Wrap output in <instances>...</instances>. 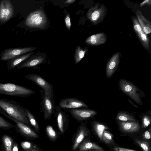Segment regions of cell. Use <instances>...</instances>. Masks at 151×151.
<instances>
[{"label": "cell", "instance_id": "6da1fadb", "mask_svg": "<svg viewBox=\"0 0 151 151\" xmlns=\"http://www.w3.org/2000/svg\"><path fill=\"white\" fill-rule=\"evenodd\" d=\"M0 107L9 116L31 127L25 108L18 102L13 100L0 99Z\"/></svg>", "mask_w": 151, "mask_h": 151}, {"label": "cell", "instance_id": "7a4b0ae2", "mask_svg": "<svg viewBox=\"0 0 151 151\" xmlns=\"http://www.w3.org/2000/svg\"><path fill=\"white\" fill-rule=\"evenodd\" d=\"M119 89L135 102L143 105L142 98L145 97L144 93L137 86L124 79H120L118 83Z\"/></svg>", "mask_w": 151, "mask_h": 151}, {"label": "cell", "instance_id": "3957f363", "mask_svg": "<svg viewBox=\"0 0 151 151\" xmlns=\"http://www.w3.org/2000/svg\"><path fill=\"white\" fill-rule=\"evenodd\" d=\"M33 90L26 87L12 83H0V94L18 97H28L35 94Z\"/></svg>", "mask_w": 151, "mask_h": 151}, {"label": "cell", "instance_id": "277c9868", "mask_svg": "<svg viewBox=\"0 0 151 151\" xmlns=\"http://www.w3.org/2000/svg\"><path fill=\"white\" fill-rule=\"evenodd\" d=\"M47 20L44 12L38 9L31 12L27 17L25 24L31 28L45 29L46 27Z\"/></svg>", "mask_w": 151, "mask_h": 151}, {"label": "cell", "instance_id": "5b68a950", "mask_svg": "<svg viewBox=\"0 0 151 151\" xmlns=\"http://www.w3.org/2000/svg\"><path fill=\"white\" fill-rule=\"evenodd\" d=\"M107 9L103 4H96L90 8L87 13L88 19L94 25L102 22L106 15Z\"/></svg>", "mask_w": 151, "mask_h": 151}, {"label": "cell", "instance_id": "8992f818", "mask_svg": "<svg viewBox=\"0 0 151 151\" xmlns=\"http://www.w3.org/2000/svg\"><path fill=\"white\" fill-rule=\"evenodd\" d=\"M25 77L34 82L44 91L45 95L52 99L53 90V86L49 83L41 76L37 74L31 73L26 75Z\"/></svg>", "mask_w": 151, "mask_h": 151}, {"label": "cell", "instance_id": "52a82bcc", "mask_svg": "<svg viewBox=\"0 0 151 151\" xmlns=\"http://www.w3.org/2000/svg\"><path fill=\"white\" fill-rule=\"evenodd\" d=\"M3 115L15 122V124L14 126L17 132L23 137L31 140L39 138V136L38 134L27 125L12 118L6 113Z\"/></svg>", "mask_w": 151, "mask_h": 151}, {"label": "cell", "instance_id": "ba28073f", "mask_svg": "<svg viewBox=\"0 0 151 151\" xmlns=\"http://www.w3.org/2000/svg\"><path fill=\"white\" fill-rule=\"evenodd\" d=\"M90 135V132L86 124L81 122L72 139L71 151H77V148L84 139H87Z\"/></svg>", "mask_w": 151, "mask_h": 151}, {"label": "cell", "instance_id": "9c48e42d", "mask_svg": "<svg viewBox=\"0 0 151 151\" xmlns=\"http://www.w3.org/2000/svg\"><path fill=\"white\" fill-rule=\"evenodd\" d=\"M34 47H18L4 49L0 55V59L2 61H7L22 54L35 50Z\"/></svg>", "mask_w": 151, "mask_h": 151}, {"label": "cell", "instance_id": "30bf717a", "mask_svg": "<svg viewBox=\"0 0 151 151\" xmlns=\"http://www.w3.org/2000/svg\"><path fill=\"white\" fill-rule=\"evenodd\" d=\"M14 6L9 0H2L0 3V23L4 24L14 15Z\"/></svg>", "mask_w": 151, "mask_h": 151}, {"label": "cell", "instance_id": "8fae6325", "mask_svg": "<svg viewBox=\"0 0 151 151\" xmlns=\"http://www.w3.org/2000/svg\"><path fill=\"white\" fill-rule=\"evenodd\" d=\"M71 116L78 122H81L94 117L97 112L90 109H68Z\"/></svg>", "mask_w": 151, "mask_h": 151}, {"label": "cell", "instance_id": "7c38bea8", "mask_svg": "<svg viewBox=\"0 0 151 151\" xmlns=\"http://www.w3.org/2000/svg\"><path fill=\"white\" fill-rule=\"evenodd\" d=\"M55 116L56 117L58 126L60 132L64 134L69 127L68 116L59 106L55 107Z\"/></svg>", "mask_w": 151, "mask_h": 151}, {"label": "cell", "instance_id": "4fadbf2b", "mask_svg": "<svg viewBox=\"0 0 151 151\" xmlns=\"http://www.w3.org/2000/svg\"><path fill=\"white\" fill-rule=\"evenodd\" d=\"M58 106L61 108L67 110L88 107V105L83 101L73 98H66L61 100Z\"/></svg>", "mask_w": 151, "mask_h": 151}, {"label": "cell", "instance_id": "5bb4252c", "mask_svg": "<svg viewBox=\"0 0 151 151\" xmlns=\"http://www.w3.org/2000/svg\"><path fill=\"white\" fill-rule=\"evenodd\" d=\"M133 29L142 45L147 50L149 49V38L141 27L137 19L135 17L132 19Z\"/></svg>", "mask_w": 151, "mask_h": 151}, {"label": "cell", "instance_id": "9a60e30c", "mask_svg": "<svg viewBox=\"0 0 151 151\" xmlns=\"http://www.w3.org/2000/svg\"><path fill=\"white\" fill-rule=\"evenodd\" d=\"M121 53L118 52L114 53L108 60L106 68V74L107 78H111L116 70L120 62Z\"/></svg>", "mask_w": 151, "mask_h": 151}, {"label": "cell", "instance_id": "2e32d148", "mask_svg": "<svg viewBox=\"0 0 151 151\" xmlns=\"http://www.w3.org/2000/svg\"><path fill=\"white\" fill-rule=\"evenodd\" d=\"M118 123L120 129L125 133H133L138 132L140 129L138 121H119Z\"/></svg>", "mask_w": 151, "mask_h": 151}, {"label": "cell", "instance_id": "e0dca14e", "mask_svg": "<svg viewBox=\"0 0 151 151\" xmlns=\"http://www.w3.org/2000/svg\"><path fill=\"white\" fill-rule=\"evenodd\" d=\"M107 40V36L106 34L104 33L101 32L88 37L86 39L85 42L88 45L96 46L104 44Z\"/></svg>", "mask_w": 151, "mask_h": 151}, {"label": "cell", "instance_id": "ac0fdd59", "mask_svg": "<svg viewBox=\"0 0 151 151\" xmlns=\"http://www.w3.org/2000/svg\"><path fill=\"white\" fill-rule=\"evenodd\" d=\"M52 99L44 95L43 101L44 118L45 120L50 119L54 113L55 106Z\"/></svg>", "mask_w": 151, "mask_h": 151}, {"label": "cell", "instance_id": "d6986e66", "mask_svg": "<svg viewBox=\"0 0 151 151\" xmlns=\"http://www.w3.org/2000/svg\"><path fill=\"white\" fill-rule=\"evenodd\" d=\"M30 52L17 56L8 60L7 63L8 70L13 69L28 59L33 54Z\"/></svg>", "mask_w": 151, "mask_h": 151}, {"label": "cell", "instance_id": "ffe728a7", "mask_svg": "<svg viewBox=\"0 0 151 151\" xmlns=\"http://www.w3.org/2000/svg\"><path fill=\"white\" fill-rule=\"evenodd\" d=\"M92 129L99 138L103 142L102 136L105 130L109 129V127L105 123L98 121H93L91 122Z\"/></svg>", "mask_w": 151, "mask_h": 151}, {"label": "cell", "instance_id": "44dd1931", "mask_svg": "<svg viewBox=\"0 0 151 151\" xmlns=\"http://www.w3.org/2000/svg\"><path fill=\"white\" fill-rule=\"evenodd\" d=\"M44 60V58L42 56L34 57L22 63L17 67V68L19 69L25 68L35 67L42 63Z\"/></svg>", "mask_w": 151, "mask_h": 151}, {"label": "cell", "instance_id": "7402d4cb", "mask_svg": "<svg viewBox=\"0 0 151 151\" xmlns=\"http://www.w3.org/2000/svg\"><path fill=\"white\" fill-rule=\"evenodd\" d=\"M136 14L138 22L145 33L147 35L150 33L151 32V22L139 10L137 11Z\"/></svg>", "mask_w": 151, "mask_h": 151}, {"label": "cell", "instance_id": "603a6c76", "mask_svg": "<svg viewBox=\"0 0 151 151\" xmlns=\"http://www.w3.org/2000/svg\"><path fill=\"white\" fill-rule=\"evenodd\" d=\"M93 149L104 151L103 148L96 144L87 139H84L78 145L77 151H85Z\"/></svg>", "mask_w": 151, "mask_h": 151}, {"label": "cell", "instance_id": "cb8c5ba5", "mask_svg": "<svg viewBox=\"0 0 151 151\" xmlns=\"http://www.w3.org/2000/svg\"><path fill=\"white\" fill-rule=\"evenodd\" d=\"M115 119L117 122L138 121L133 114L124 110H120L118 112Z\"/></svg>", "mask_w": 151, "mask_h": 151}, {"label": "cell", "instance_id": "d4e9b609", "mask_svg": "<svg viewBox=\"0 0 151 151\" xmlns=\"http://www.w3.org/2000/svg\"><path fill=\"white\" fill-rule=\"evenodd\" d=\"M2 146L4 151H12L14 140L11 137L3 135L1 138Z\"/></svg>", "mask_w": 151, "mask_h": 151}, {"label": "cell", "instance_id": "484cf974", "mask_svg": "<svg viewBox=\"0 0 151 151\" xmlns=\"http://www.w3.org/2000/svg\"><path fill=\"white\" fill-rule=\"evenodd\" d=\"M24 108L30 124L34 128L37 132L39 133L40 127L36 117L27 109Z\"/></svg>", "mask_w": 151, "mask_h": 151}, {"label": "cell", "instance_id": "4316f807", "mask_svg": "<svg viewBox=\"0 0 151 151\" xmlns=\"http://www.w3.org/2000/svg\"><path fill=\"white\" fill-rule=\"evenodd\" d=\"M88 49L87 47L81 48L80 45H78L76 48L75 53V63L78 64L84 57Z\"/></svg>", "mask_w": 151, "mask_h": 151}, {"label": "cell", "instance_id": "83f0119b", "mask_svg": "<svg viewBox=\"0 0 151 151\" xmlns=\"http://www.w3.org/2000/svg\"><path fill=\"white\" fill-rule=\"evenodd\" d=\"M46 132L50 141H55L58 138V134L57 132L50 125H47L45 128Z\"/></svg>", "mask_w": 151, "mask_h": 151}, {"label": "cell", "instance_id": "f1b7e54d", "mask_svg": "<svg viewBox=\"0 0 151 151\" xmlns=\"http://www.w3.org/2000/svg\"><path fill=\"white\" fill-rule=\"evenodd\" d=\"M151 111H147V112L143 113L141 116L142 127L145 128L147 127L151 123Z\"/></svg>", "mask_w": 151, "mask_h": 151}, {"label": "cell", "instance_id": "f546056e", "mask_svg": "<svg viewBox=\"0 0 151 151\" xmlns=\"http://www.w3.org/2000/svg\"><path fill=\"white\" fill-rule=\"evenodd\" d=\"M20 145L24 151H32L37 145L29 141H23L20 143Z\"/></svg>", "mask_w": 151, "mask_h": 151}, {"label": "cell", "instance_id": "4dcf8cb0", "mask_svg": "<svg viewBox=\"0 0 151 151\" xmlns=\"http://www.w3.org/2000/svg\"><path fill=\"white\" fill-rule=\"evenodd\" d=\"M102 140L106 145L111 144L113 142V136L106 130H105L103 134Z\"/></svg>", "mask_w": 151, "mask_h": 151}, {"label": "cell", "instance_id": "1f68e13d", "mask_svg": "<svg viewBox=\"0 0 151 151\" xmlns=\"http://www.w3.org/2000/svg\"><path fill=\"white\" fill-rule=\"evenodd\" d=\"M14 127V125L0 116V128L8 130Z\"/></svg>", "mask_w": 151, "mask_h": 151}, {"label": "cell", "instance_id": "d6a6232c", "mask_svg": "<svg viewBox=\"0 0 151 151\" xmlns=\"http://www.w3.org/2000/svg\"><path fill=\"white\" fill-rule=\"evenodd\" d=\"M135 142L141 147L143 151H151L150 146L148 142L138 139H135Z\"/></svg>", "mask_w": 151, "mask_h": 151}, {"label": "cell", "instance_id": "836d02e7", "mask_svg": "<svg viewBox=\"0 0 151 151\" xmlns=\"http://www.w3.org/2000/svg\"><path fill=\"white\" fill-rule=\"evenodd\" d=\"M65 22L67 29L70 31L71 27V22L70 20V15L69 14H67L65 18Z\"/></svg>", "mask_w": 151, "mask_h": 151}, {"label": "cell", "instance_id": "e575fe53", "mask_svg": "<svg viewBox=\"0 0 151 151\" xmlns=\"http://www.w3.org/2000/svg\"><path fill=\"white\" fill-rule=\"evenodd\" d=\"M142 137L145 139L150 140L151 139V129L146 131L142 134Z\"/></svg>", "mask_w": 151, "mask_h": 151}, {"label": "cell", "instance_id": "d590c367", "mask_svg": "<svg viewBox=\"0 0 151 151\" xmlns=\"http://www.w3.org/2000/svg\"><path fill=\"white\" fill-rule=\"evenodd\" d=\"M113 150V151H137L125 148L116 146L114 147Z\"/></svg>", "mask_w": 151, "mask_h": 151}, {"label": "cell", "instance_id": "8d00e7d4", "mask_svg": "<svg viewBox=\"0 0 151 151\" xmlns=\"http://www.w3.org/2000/svg\"><path fill=\"white\" fill-rule=\"evenodd\" d=\"M12 151H19V148L17 143L14 141Z\"/></svg>", "mask_w": 151, "mask_h": 151}, {"label": "cell", "instance_id": "74e56055", "mask_svg": "<svg viewBox=\"0 0 151 151\" xmlns=\"http://www.w3.org/2000/svg\"><path fill=\"white\" fill-rule=\"evenodd\" d=\"M151 4V0H145L143 2L141 3L140 4V6H143L145 5H147L148 6H150Z\"/></svg>", "mask_w": 151, "mask_h": 151}, {"label": "cell", "instance_id": "f35d334b", "mask_svg": "<svg viewBox=\"0 0 151 151\" xmlns=\"http://www.w3.org/2000/svg\"><path fill=\"white\" fill-rule=\"evenodd\" d=\"M128 100L129 102L134 107L137 108H138V106L136 105L132 100L129 99H128Z\"/></svg>", "mask_w": 151, "mask_h": 151}, {"label": "cell", "instance_id": "ab89813d", "mask_svg": "<svg viewBox=\"0 0 151 151\" xmlns=\"http://www.w3.org/2000/svg\"><path fill=\"white\" fill-rule=\"evenodd\" d=\"M76 1V0H68L65 1L64 3L65 4H72L73 3Z\"/></svg>", "mask_w": 151, "mask_h": 151}, {"label": "cell", "instance_id": "60d3db41", "mask_svg": "<svg viewBox=\"0 0 151 151\" xmlns=\"http://www.w3.org/2000/svg\"><path fill=\"white\" fill-rule=\"evenodd\" d=\"M32 151H43V150L40 148H39L37 146L32 150Z\"/></svg>", "mask_w": 151, "mask_h": 151}, {"label": "cell", "instance_id": "b9f144b4", "mask_svg": "<svg viewBox=\"0 0 151 151\" xmlns=\"http://www.w3.org/2000/svg\"><path fill=\"white\" fill-rule=\"evenodd\" d=\"M5 113H6V112L2 109L0 107V114L3 115Z\"/></svg>", "mask_w": 151, "mask_h": 151}, {"label": "cell", "instance_id": "7bdbcfd3", "mask_svg": "<svg viewBox=\"0 0 151 151\" xmlns=\"http://www.w3.org/2000/svg\"><path fill=\"white\" fill-rule=\"evenodd\" d=\"M85 151H102L97 150L93 149V150H88Z\"/></svg>", "mask_w": 151, "mask_h": 151}]
</instances>
